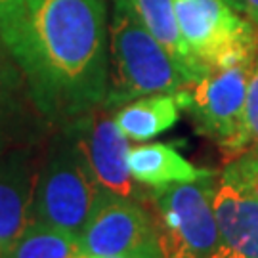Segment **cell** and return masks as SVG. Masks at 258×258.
<instances>
[{"instance_id":"1","label":"cell","mask_w":258,"mask_h":258,"mask_svg":"<svg viewBox=\"0 0 258 258\" xmlns=\"http://www.w3.org/2000/svg\"><path fill=\"white\" fill-rule=\"evenodd\" d=\"M35 105L52 120H73L103 105L109 27L103 0H21L0 25Z\"/></svg>"},{"instance_id":"2","label":"cell","mask_w":258,"mask_h":258,"mask_svg":"<svg viewBox=\"0 0 258 258\" xmlns=\"http://www.w3.org/2000/svg\"><path fill=\"white\" fill-rule=\"evenodd\" d=\"M187 83L134 10L115 0L109 21V73L103 107H122L144 96L178 94Z\"/></svg>"},{"instance_id":"3","label":"cell","mask_w":258,"mask_h":258,"mask_svg":"<svg viewBox=\"0 0 258 258\" xmlns=\"http://www.w3.org/2000/svg\"><path fill=\"white\" fill-rule=\"evenodd\" d=\"M96 184L83 151L71 132L55 144L40 166L35 187V220L81 237L98 197Z\"/></svg>"},{"instance_id":"4","label":"cell","mask_w":258,"mask_h":258,"mask_svg":"<svg viewBox=\"0 0 258 258\" xmlns=\"http://www.w3.org/2000/svg\"><path fill=\"white\" fill-rule=\"evenodd\" d=\"M209 180L153 189L149 209L157 226L159 258H211L218 241Z\"/></svg>"},{"instance_id":"5","label":"cell","mask_w":258,"mask_h":258,"mask_svg":"<svg viewBox=\"0 0 258 258\" xmlns=\"http://www.w3.org/2000/svg\"><path fill=\"white\" fill-rule=\"evenodd\" d=\"M185 44L211 71L252 61L258 50L254 25L226 0H172Z\"/></svg>"},{"instance_id":"6","label":"cell","mask_w":258,"mask_h":258,"mask_svg":"<svg viewBox=\"0 0 258 258\" xmlns=\"http://www.w3.org/2000/svg\"><path fill=\"white\" fill-rule=\"evenodd\" d=\"M252 61L211 69L180 94L182 107L191 111L197 126L233 159L247 151L245 96Z\"/></svg>"},{"instance_id":"7","label":"cell","mask_w":258,"mask_h":258,"mask_svg":"<svg viewBox=\"0 0 258 258\" xmlns=\"http://www.w3.org/2000/svg\"><path fill=\"white\" fill-rule=\"evenodd\" d=\"M79 241L86 256L159 258L155 216L149 205L103 189Z\"/></svg>"},{"instance_id":"8","label":"cell","mask_w":258,"mask_h":258,"mask_svg":"<svg viewBox=\"0 0 258 258\" xmlns=\"http://www.w3.org/2000/svg\"><path fill=\"white\" fill-rule=\"evenodd\" d=\"M69 132L83 151L90 174L100 189L142 201L136 180L128 170V138L120 132L113 117L92 111L73 120Z\"/></svg>"},{"instance_id":"9","label":"cell","mask_w":258,"mask_h":258,"mask_svg":"<svg viewBox=\"0 0 258 258\" xmlns=\"http://www.w3.org/2000/svg\"><path fill=\"white\" fill-rule=\"evenodd\" d=\"M212 209L218 241L211 258H258V197L220 180L214 187Z\"/></svg>"},{"instance_id":"10","label":"cell","mask_w":258,"mask_h":258,"mask_svg":"<svg viewBox=\"0 0 258 258\" xmlns=\"http://www.w3.org/2000/svg\"><path fill=\"white\" fill-rule=\"evenodd\" d=\"M37 178L27 151L16 149L0 155V256L35 220Z\"/></svg>"},{"instance_id":"11","label":"cell","mask_w":258,"mask_h":258,"mask_svg":"<svg viewBox=\"0 0 258 258\" xmlns=\"http://www.w3.org/2000/svg\"><path fill=\"white\" fill-rule=\"evenodd\" d=\"M128 170L136 184L149 189H163L174 184L201 182L212 176L211 170L189 163L168 144H144L128 151Z\"/></svg>"},{"instance_id":"12","label":"cell","mask_w":258,"mask_h":258,"mask_svg":"<svg viewBox=\"0 0 258 258\" xmlns=\"http://www.w3.org/2000/svg\"><path fill=\"white\" fill-rule=\"evenodd\" d=\"M132 4L140 19L144 21V25L149 29V33L174 59L176 67L184 75L185 83L191 84L199 81L209 69L195 57V54L185 44L176 19L174 2L172 0H132Z\"/></svg>"},{"instance_id":"13","label":"cell","mask_w":258,"mask_h":258,"mask_svg":"<svg viewBox=\"0 0 258 258\" xmlns=\"http://www.w3.org/2000/svg\"><path fill=\"white\" fill-rule=\"evenodd\" d=\"M182 109L180 94H153L122 105L113 119L128 140L148 142L172 128Z\"/></svg>"},{"instance_id":"14","label":"cell","mask_w":258,"mask_h":258,"mask_svg":"<svg viewBox=\"0 0 258 258\" xmlns=\"http://www.w3.org/2000/svg\"><path fill=\"white\" fill-rule=\"evenodd\" d=\"M81 254L79 237L33 220L0 258H79Z\"/></svg>"},{"instance_id":"15","label":"cell","mask_w":258,"mask_h":258,"mask_svg":"<svg viewBox=\"0 0 258 258\" xmlns=\"http://www.w3.org/2000/svg\"><path fill=\"white\" fill-rule=\"evenodd\" d=\"M245 144L247 149L258 148V50L250 69L245 96Z\"/></svg>"},{"instance_id":"16","label":"cell","mask_w":258,"mask_h":258,"mask_svg":"<svg viewBox=\"0 0 258 258\" xmlns=\"http://www.w3.org/2000/svg\"><path fill=\"white\" fill-rule=\"evenodd\" d=\"M6 100H4V90H2V83H0V155L4 153L6 149Z\"/></svg>"},{"instance_id":"17","label":"cell","mask_w":258,"mask_h":258,"mask_svg":"<svg viewBox=\"0 0 258 258\" xmlns=\"http://www.w3.org/2000/svg\"><path fill=\"white\" fill-rule=\"evenodd\" d=\"M241 6L247 12L250 21L258 25V0H241Z\"/></svg>"},{"instance_id":"18","label":"cell","mask_w":258,"mask_h":258,"mask_svg":"<svg viewBox=\"0 0 258 258\" xmlns=\"http://www.w3.org/2000/svg\"><path fill=\"white\" fill-rule=\"evenodd\" d=\"M19 2H21V0H0V25H2V21L16 10V6H18Z\"/></svg>"},{"instance_id":"19","label":"cell","mask_w":258,"mask_h":258,"mask_svg":"<svg viewBox=\"0 0 258 258\" xmlns=\"http://www.w3.org/2000/svg\"><path fill=\"white\" fill-rule=\"evenodd\" d=\"M245 153H247V155H249V157H252L254 161H258V148H254V149H247Z\"/></svg>"},{"instance_id":"20","label":"cell","mask_w":258,"mask_h":258,"mask_svg":"<svg viewBox=\"0 0 258 258\" xmlns=\"http://www.w3.org/2000/svg\"><path fill=\"white\" fill-rule=\"evenodd\" d=\"M79 258H126V256H86V254H81Z\"/></svg>"}]
</instances>
